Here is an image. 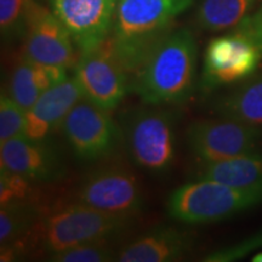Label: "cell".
Segmentation results:
<instances>
[{
    "label": "cell",
    "mask_w": 262,
    "mask_h": 262,
    "mask_svg": "<svg viewBox=\"0 0 262 262\" xmlns=\"http://www.w3.org/2000/svg\"><path fill=\"white\" fill-rule=\"evenodd\" d=\"M176 118L168 108H134L123 120V140L131 160L140 169L164 175L176 155Z\"/></svg>",
    "instance_id": "8992f818"
},
{
    "label": "cell",
    "mask_w": 262,
    "mask_h": 262,
    "mask_svg": "<svg viewBox=\"0 0 262 262\" xmlns=\"http://www.w3.org/2000/svg\"><path fill=\"white\" fill-rule=\"evenodd\" d=\"M67 77V68L37 63L21 56L10 74L8 95L27 113L45 91Z\"/></svg>",
    "instance_id": "2e32d148"
},
{
    "label": "cell",
    "mask_w": 262,
    "mask_h": 262,
    "mask_svg": "<svg viewBox=\"0 0 262 262\" xmlns=\"http://www.w3.org/2000/svg\"><path fill=\"white\" fill-rule=\"evenodd\" d=\"M212 111L219 117L262 127V72L216 98Z\"/></svg>",
    "instance_id": "e0dca14e"
},
{
    "label": "cell",
    "mask_w": 262,
    "mask_h": 262,
    "mask_svg": "<svg viewBox=\"0 0 262 262\" xmlns=\"http://www.w3.org/2000/svg\"><path fill=\"white\" fill-rule=\"evenodd\" d=\"M0 169V204L5 205L11 202L27 199L31 192V181L8 169Z\"/></svg>",
    "instance_id": "d4e9b609"
},
{
    "label": "cell",
    "mask_w": 262,
    "mask_h": 262,
    "mask_svg": "<svg viewBox=\"0 0 262 262\" xmlns=\"http://www.w3.org/2000/svg\"><path fill=\"white\" fill-rule=\"evenodd\" d=\"M198 49L194 35L181 28L169 33L131 77L130 91L148 106H178L195 89Z\"/></svg>",
    "instance_id": "6da1fadb"
},
{
    "label": "cell",
    "mask_w": 262,
    "mask_h": 262,
    "mask_svg": "<svg viewBox=\"0 0 262 262\" xmlns=\"http://www.w3.org/2000/svg\"><path fill=\"white\" fill-rule=\"evenodd\" d=\"M34 203L16 201L2 205L0 209V245L4 247L26 238L40 219Z\"/></svg>",
    "instance_id": "ffe728a7"
},
{
    "label": "cell",
    "mask_w": 262,
    "mask_h": 262,
    "mask_svg": "<svg viewBox=\"0 0 262 262\" xmlns=\"http://www.w3.org/2000/svg\"><path fill=\"white\" fill-rule=\"evenodd\" d=\"M186 141L201 164L222 162L258 149L262 127L224 117L195 120L187 127Z\"/></svg>",
    "instance_id": "ba28073f"
},
{
    "label": "cell",
    "mask_w": 262,
    "mask_h": 262,
    "mask_svg": "<svg viewBox=\"0 0 262 262\" xmlns=\"http://www.w3.org/2000/svg\"><path fill=\"white\" fill-rule=\"evenodd\" d=\"M251 261H253V262H262V251H261V253H258V254H255L253 258H251Z\"/></svg>",
    "instance_id": "484cf974"
},
{
    "label": "cell",
    "mask_w": 262,
    "mask_h": 262,
    "mask_svg": "<svg viewBox=\"0 0 262 262\" xmlns=\"http://www.w3.org/2000/svg\"><path fill=\"white\" fill-rule=\"evenodd\" d=\"M60 129L73 155L81 162L107 158L122 139V133L110 111L85 98L72 108Z\"/></svg>",
    "instance_id": "9c48e42d"
},
{
    "label": "cell",
    "mask_w": 262,
    "mask_h": 262,
    "mask_svg": "<svg viewBox=\"0 0 262 262\" xmlns=\"http://www.w3.org/2000/svg\"><path fill=\"white\" fill-rule=\"evenodd\" d=\"M34 0H0V31L3 41L24 38Z\"/></svg>",
    "instance_id": "44dd1931"
},
{
    "label": "cell",
    "mask_w": 262,
    "mask_h": 262,
    "mask_svg": "<svg viewBox=\"0 0 262 262\" xmlns=\"http://www.w3.org/2000/svg\"><path fill=\"white\" fill-rule=\"evenodd\" d=\"M0 168L18 173L32 182H52L64 175L60 155L47 139L27 135L0 143Z\"/></svg>",
    "instance_id": "4fadbf2b"
},
{
    "label": "cell",
    "mask_w": 262,
    "mask_h": 262,
    "mask_svg": "<svg viewBox=\"0 0 262 262\" xmlns=\"http://www.w3.org/2000/svg\"><path fill=\"white\" fill-rule=\"evenodd\" d=\"M130 224L131 217L107 214L75 202L39 219L24 242L52 255L90 242L111 241Z\"/></svg>",
    "instance_id": "277c9868"
},
{
    "label": "cell",
    "mask_w": 262,
    "mask_h": 262,
    "mask_svg": "<svg viewBox=\"0 0 262 262\" xmlns=\"http://www.w3.org/2000/svg\"><path fill=\"white\" fill-rule=\"evenodd\" d=\"M84 98L74 77H67L48 89L27 112V136L48 139L54 130L60 129L70 111Z\"/></svg>",
    "instance_id": "9a60e30c"
},
{
    "label": "cell",
    "mask_w": 262,
    "mask_h": 262,
    "mask_svg": "<svg viewBox=\"0 0 262 262\" xmlns=\"http://www.w3.org/2000/svg\"><path fill=\"white\" fill-rule=\"evenodd\" d=\"M27 135V113L3 93L0 97V143Z\"/></svg>",
    "instance_id": "603a6c76"
},
{
    "label": "cell",
    "mask_w": 262,
    "mask_h": 262,
    "mask_svg": "<svg viewBox=\"0 0 262 262\" xmlns=\"http://www.w3.org/2000/svg\"><path fill=\"white\" fill-rule=\"evenodd\" d=\"M262 248V229L250 237L243 239L229 247L216 249L203 258L206 262H232L242 260L251 251Z\"/></svg>",
    "instance_id": "cb8c5ba5"
},
{
    "label": "cell",
    "mask_w": 262,
    "mask_h": 262,
    "mask_svg": "<svg viewBox=\"0 0 262 262\" xmlns=\"http://www.w3.org/2000/svg\"><path fill=\"white\" fill-rule=\"evenodd\" d=\"M262 204V181L250 186H231L212 180L195 179L169 195L170 217L186 225L212 224Z\"/></svg>",
    "instance_id": "5b68a950"
},
{
    "label": "cell",
    "mask_w": 262,
    "mask_h": 262,
    "mask_svg": "<svg viewBox=\"0 0 262 262\" xmlns=\"http://www.w3.org/2000/svg\"><path fill=\"white\" fill-rule=\"evenodd\" d=\"M117 255L118 251L112 248L110 241H97L49 255V260L54 262H108L117 261Z\"/></svg>",
    "instance_id": "7402d4cb"
},
{
    "label": "cell",
    "mask_w": 262,
    "mask_h": 262,
    "mask_svg": "<svg viewBox=\"0 0 262 262\" xmlns=\"http://www.w3.org/2000/svg\"><path fill=\"white\" fill-rule=\"evenodd\" d=\"M262 63V10L251 12L226 34L210 40L203 57V93L242 83Z\"/></svg>",
    "instance_id": "3957f363"
},
{
    "label": "cell",
    "mask_w": 262,
    "mask_h": 262,
    "mask_svg": "<svg viewBox=\"0 0 262 262\" xmlns=\"http://www.w3.org/2000/svg\"><path fill=\"white\" fill-rule=\"evenodd\" d=\"M196 179L212 180L239 187L262 181V150L256 149L222 162L201 164Z\"/></svg>",
    "instance_id": "ac0fdd59"
},
{
    "label": "cell",
    "mask_w": 262,
    "mask_h": 262,
    "mask_svg": "<svg viewBox=\"0 0 262 262\" xmlns=\"http://www.w3.org/2000/svg\"><path fill=\"white\" fill-rule=\"evenodd\" d=\"M74 78L85 100L113 111L130 91V75L118 56L112 37L81 51L74 66Z\"/></svg>",
    "instance_id": "52a82bcc"
},
{
    "label": "cell",
    "mask_w": 262,
    "mask_h": 262,
    "mask_svg": "<svg viewBox=\"0 0 262 262\" xmlns=\"http://www.w3.org/2000/svg\"><path fill=\"white\" fill-rule=\"evenodd\" d=\"M74 41L56 15L33 2L24 35L22 56L33 62L60 66L67 70L77 63Z\"/></svg>",
    "instance_id": "8fae6325"
},
{
    "label": "cell",
    "mask_w": 262,
    "mask_h": 262,
    "mask_svg": "<svg viewBox=\"0 0 262 262\" xmlns=\"http://www.w3.org/2000/svg\"><path fill=\"white\" fill-rule=\"evenodd\" d=\"M194 0H118L111 37L130 79Z\"/></svg>",
    "instance_id": "7a4b0ae2"
},
{
    "label": "cell",
    "mask_w": 262,
    "mask_h": 262,
    "mask_svg": "<svg viewBox=\"0 0 262 262\" xmlns=\"http://www.w3.org/2000/svg\"><path fill=\"white\" fill-rule=\"evenodd\" d=\"M118 0H49L51 11L70 32L79 51L111 35Z\"/></svg>",
    "instance_id": "7c38bea8"
},
{
    "label": "cell",
    "mask_w": 262,
    "mask_h": 262,
    "mask_svg": "<svg viewBox=\"0 0 262 262\" xmlns=\"http://www.w3.org/2000/svg\"><path fill=\"white\" fill-rule=\"evenodd\" d=\"M77 202L107 214L133 217L142 209L143 195L135 173L123 164L113 163L84 179Z\"/></svg>",
    "instance_id": "30bf717a"
},
{
    "label": "cell",
    "mask_w": 262,
    "mask_h": 262,
    "mask_svg": "<svg viewBox=\"0 0 262 262\" xmlns=\"http://www.w3.org/2000/svg\"><path fill=\"white\" fill-rule=\"evenodd\" d=\"M193 247V237L183 229L160 226L140 235L118 251L120 262H171L181 260Z\"/></svg>",
    "instance_id": "5bb4252c"
},
{
    "label": "cell",
    "mask_w": 262,
    "mask_h": 262,
    "mask_svg": "<svg viewBox=\"0 0 262 262\" xmlns=\"http://www.w3.org/2000/svg\"><path fill=\"white\" fill-rule=\"evenodd\" d=\"M258 0H201L195 24L206 32L229 31L253 12Z\"/></svg>",
    "instance_id": "d6986e66"
}]
</instances>
